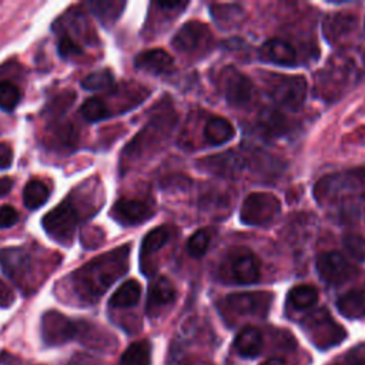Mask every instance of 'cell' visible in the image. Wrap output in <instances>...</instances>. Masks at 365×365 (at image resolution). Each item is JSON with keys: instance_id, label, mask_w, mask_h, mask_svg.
<instances>
[{"instance_id": "obj_1", "label": "cell", "mask_w": 365, "mask_h": 365, "mask_svg": "<svg viewBox=\"0 0 365 365\" xmlns=\"http://www.w3.org/2000/svg\"><path fill=\"white\" fill-rule=\"evenodd\" d=\"M128 254L130 245H123L76 269L71 275V285L77 298L84 304L96 302L127 271Z\"/></svg>"}, {"instance_id": "obj_2", "label": "cell", "mask_w": 365, "mask_h": 365, "mask_svg": "<svg viewBox=\"0 0 365 365\" xmlns=\"http://www.w3.org/2000/svg\"><path fill=\"white\" fill-rule=\"evenodd\" d=\"M319 204L332 205L365 197V168L335 173L321 178L314 187Z\"/></svg>"}, {"instance_id": "obj_3", "label": "cell", "mask_w": 365, "mask_h": 365, "mask_svg": "<svg viewBox=\"0 0 365 365\" xmlns=\"http://www.w3.org/2000/svg\"><path fill=\"white\" fill-rule=\"evenodd\" d=\"M80 220L73 197H67L43 217L41 224L51 240L61 245H70Z\"/></svg>"}, {"instance_id": "obj_4", "label": "cell", "mask_w": 365, "mask_h": 365, "mask_svg": "<svg viewBox=\"0 0 365 365\" xmlns=\"http://www.w3.org/2000/svg\"><path fill=\"white\" fill-rule=\"evenodd\" d=\"M302 328L311 342L319 349H328L345 338V329L336 324L329 312L324 308L307 315L302 322Z\"/></svg>"}, {"instance_id": "obj_5", "label": "cell", "mask_w": 365, "mask_h": 365, "mask_svg": "<svg viewBox=\"0 0 365 365\" xmlns=\"http://www.w3.org/2000/svg\"><path fill=\"white\" fill-rule=\"evenodd\" d=\"M354 66L349 60L336 57L331 58L328 64L318 73L317 76V90L324 98H335L338 93H342V90L348 86Z\"/></svg>"}, {"instance_id": "obj_6", "label": "cell", "mask_w": 365, "mask_h": 365, "mask_svg": "<svg viewBox=\"0 0 365 365\" xmlns=\"http://www.w3.org/2000/svg\"><path fill=\"white\" fill-rule=\"evenodd\" d=\"M281 211L279 200L271 192H251L240 210L241 222L247 225H264L271 222Z\"/></svg>"}, {"instance_id": "obj_7", "label": "cell", "mask_w": 365, "mask_h": 365, "mask_svg": "<svg viewBox=\"0 0 365 365\" xmlns=\"http://www.w3.org/2000/svg\"><path fill=\"white\" fill-rule=\"evenodd\" d=\"M83 322L73 321L57 311H48L41 318V336L46 345H63L76 338L80 339Z\"/></svg>"}, {"instance_id": "obj_8", "label": "cell", "mask_w": 365, "mask_h": 365, "mask_svg": "<svg viewBox=\"0 0 365 365\" xmlns=\"http://www.w3.org/2000/svg\"><path fill=\"white\" fill-rule=\"evenodd\" d=\"M174 124V115L170 113H163L155 115L145 127L141 130L140 134L125 147L124 153L128 158H135L144 154L145 151L154 148L171 130Z\"/></svg>"}, {"instance_id": "obj_9", "label": "cell", "mask_w": 365, "mask_h": 365, "mask_svg": "<svg viewBox=\"0 0 365 365\" xmlns=\"http://www.w3.org/2000/svg\"><path fill=\"white\" fill-rule=\"evenodd\" d=\"M218 86L224 98L234 107L247 106L255 91L252 81L232 66L222 68L218 77Z\"/></svg>"}, {"instance_id": "obj_10", "label": "cell", "mask_w": 365, "mask_h": 365, "mask_svg": "<svg viewBox=\"0 0 365 365\" xmlns=\"http://www.w3.org/2000/svg\"><path fill=\"white\" fill-rule=\"evenodd\" d=\"M269 96L279 106L298 110L307 96V81L301 76H277L269 84Z\"/></svg>"}, {"instance_id": "obj_11", "label": "cell", "mask_w": 365, "mask_h": 365, "mask_svg": "<svg viewBox=\"0 0 365 365\" xmlns=\"http://www.w3.org/2000/svg\"><path fill=\"white\" fill-rule=\"evenodd\" d=\"M315 267L319 278L331 285L344 284L358 274L356 267L336 251L319 254Z\"/></svg>"}, {"instance_id": "obj_12", "label": "cell", "mask_w": 365, "mask_h": 365, "mask_svg": "<svg viewBox=\"0 0 365 365\" xmlns=\"http://www.w3.org/2000/svg\"><path fill=\"white\" fill-rule=\"evenodd\" d=\"M272 301V295L264 291L230 294L224 299V305L235 315L265 317Z\"/></svg>"}, {"instance_id": "obj_13", "label": "cell", "mask_w": 365, "mask_h": 365, "mask_svg": "<svg viewBox=\"0 0 365 365\" xmlns=\"http://www.w3.org/2000/svg\"><path fill=\"white\" fill-rule=\"evenodd\" d=\"M211 31L201 21H187L173 37V46L182 53H195L207 50L211 46Z\"/></svg>"}, {"instance_id": "obj_14", "label": "cell", "mask_w": 365, "mask_h": 365, "mask_svg": "<svg viewBox=\"0 0 365 365\" xmlns=\"http://www.w3.org/2000/svg\"><path fill=\"white\" fill-rule=\"evenodd\" d=\"M228 265V272L231 277V281L241 285L254 284L259 279V265L255 258V255L247 250H235L231 254Z\"/></svg>"}, {"instance_id": "obj_15", "label": "cell", "mask_w": 365, "mask_h": 365, "mask_svg": "<svg viewBox=\"0 0 365 365\" xmlns=\"http://www.w3.org/2000/svg\"><path fill=\"white\" fill-rule=\"evenodd\" d=\"M113 218L121 225H137L153 215V208L145 201L135 198H120L111 208Z\"/></svg>"}, {"instance_id": "obj_16", "label": "cell", "mask_w": 365, "mask_h": 365, "mask_svg": "<svg viewBox=\"0 0 365 365\" xmlns=\"http://www.w3.org/2000/svg\"><path fill=\"white\" fill-rule=\"evenodd\" d=\"M0 267L9 278L21 284L31 269V257L21 247L3 248L0 250Z\"/></svg>"}, {"instance_id": "obj_17", "label": "cell", "mask_w": 365, "mask_h": 365, "mask_svg": "<svg viewBox=\"0 0 365 365\" xmlns=\"http://www.w3.org/2000/svg\"><path fill=\"white\" fill-rule=\"evenodd\" d=\"M356 17L349 13H331L324 19V36L332 44L345 41L356 29Z\"/></svg>"}, {"instance_id": "obj_18", "label": "cell", "mask_w": 365, "mask_h": 365, "mask_svg": "<svg viewBox=\"0 0 365 365\" xmlns=\"http://www.w3.org/2000/svg\"><path fill=\"white\" fill-rule=\"evenodd\" d=\"M244 160L245 157L235 151H225V153H220V154L202 158L198 163V167L208 173H215L221 175H234L235 173L242 170L245 164Z\"/></svg>"}, {"instance_id": "obj_19", "label": "cell", "mask_w": 365, "mask_h": 365, "mask_svg": "<svg viewBox=\"0 0 365 365\" xmlns=\"http://www.w3.org/2000/svg\"><path fill=\"white\" fill-rule=\"evenodd\" d=\"M259 58L275 66H294L297 63V53L291 43L281 38H271L259 48Z\"/></svg>"}, {"instance_id": "obj_20", "label": "cell", "mask_w": 365, "mask_h": 365, "mask_svg": "<svg viewBox=\"0 0 365 365\" xmlns=\"http://www.w3.org/2000/svg\"><path fill=\"white\" fill-rule=\"evenodd\" d=\"M175 288L173 282L165 277L155 278L147 294V312L150 315H157L163 308L168 307L175 299Z\"/></svg>"}, {"instance_id": "obj_21", "label": "cell", "mask_w": 365, "mask_h": 365, "mask_svg": "<svg viewBox=\"0 0 365 365\" xmlns=\"http://www.w3.org/2000/svg\"><path fill=\"white\" fill-rule=\"evenodd\" d=\"M134 66L150 74H165L173 70L174 60L167 51L153 48L140 53L134 60Z\"/></svg>"}, {"instance_id": "obj_22", "label": "cell", "mask_w": 365, "mask_h": 365, "mask_svg": "<svg viewBox=\"0 0 365 365\" xmlns=\"http://www.w3.org/2000/svg\"><path fill=\"white\" fill-rule=\"evenodd\" d=\"M173 234H174V230L170 225L157 227L145 234L141 242V254H140L143 271L147 269V265L150 264L151 257L170 241Z\"/></svg>"}, {"instance_id": "obj_23", "label": "cell", "mask_w": 365, "mask_h": 365, "mask_svg": "<svg viewBox=\"0 0 365 365\" xmlns=\"http://www.w3.org/2000/svg\"><path fill=\"white\" fill-rule=\"evenodd\" d=\"M46 144L54 150H74L77 145V131L70 123H56L47 130Z\"/></svg>"}, {"instance_id": "obj_24", "label": "cell", "mask_w": 365, "mask_h": 365, "mask_svg": "<svg viewBox=\"0 0 365 365\" xmlns=\"http://www.w3.org/2000/svg\"><path fill=\"white\" fill-rule=\"evenodd\" d=\"M255 125L262 135L269 138L284 135L289 130L288 120L282 115V113L272 108H264L259 113Z\"/></svg>"}, {"instance_id": "obj_25", "label": "cell", "mask_w": 365, "mask_h": 365, "mask_svg": "<svg viewBox=\"0 0 365 365\" xmlns=\"http://www.w3.org/2000/svg\"><path fill=\"white\" fill-rule=\"evenodd\" d=\"M262 345L264 339L261 331L251 325L242 328L234 341L235 351L244 358H255L259 355Z\"/></svg>"}, {"instance_id": "obj_26", "label": "cell", "mask_w": 365, "mask_h": 365, "mask_svg": "<svg viewBox=\"0 0 365 365\" xmlns=\"http://www.w3.org/2000/svg\"><path fill=\"white\" fill-rule=\"evenodd\" d=\"M336 308L348 319H358L365 315V289H351L339 297Z\"/></svg>"}, {"instance_id": "obj_27", "label": "cell", "mask_w": 365, "mask_h": 365, "mask_svg": "<svg viewBox=\"0 0 365 365\" xmlns=\"http://www.w3.org/2000/svg\"><path fill=\"white\" fill-rule=\"evenodd\" d=\"M202 134L211 145H222L234 137V127L222 117H211L205 123Z\"/></svg>"}, {"instance_id": "obj_28", "label": "cell", "mask_w": 365, "mask_h": 365, "mask_svg": "<svg viewBox=\"0 0 365 365\" xmlns=\"http://www.w3.org/2000/svg\"><path fill=\"white\" fill-rule=\"evenodd\" d=\"M141 297V285L135 279H127L111 295L108 305L111 308L134 307Z\"/></svg>"}, {"instance_id": "obj_29", "label": "cell", "mask_w": 365, "mask_h": 365, "mask_svg": "<svg viewBox=\"0 0 365 365\" xmlns=\"http://www.w3.org/2000/svg\"><path fill=\"white\" fill-rule=\"evenodd\" d=\"M120 365H151V344L147 339L133 342L123 352Z\"/></svg>"}, {"instance_id": "obj_30", "label": "cell", "mask_w": 365, "mask_h": 365, "mask_svg": "<svg viewBox=\"0 0 365 365\" xmlns=\"http://www.w3.org/2000/svg\"><path fill=\"white\" fill-rule=\"evenodd\" d=\"M50 197L48 187L40 180H31L23 190V201L29 210L40 208Z\"/></svg>"}, {"instance_id": "obj_31", "label": "cell", "mask_w": 365, "mask_h": 365, "mask_svg": "<svg viewBox=\"0 0 365 365\" xmlns=\"http://www.w3.org/2000/svg\"><path fill=\"white\" fill-rule=\"evenodd\" d=\"M318 301V291L315 287L302 284L294 287L288 292V302L295 309H307L317 304Z\"/></svg>"}, {"instance_id": "obj_32", "label": "cell", "mask_w": 365, "mask_h": 365, "mask_svg": "<svg viewBox=\"0 0 365 365\" xmlns=\"http://www.w3.org/2000/svg\"><path fill=\"white\" fill-rule=\"evenodd\" d=\"M81 115L88 123H97L101 120H106L111 115L110 107L107 103L100 97H91L87 98L81 106Z\"/></svg>"}, {"instance_id": "obj_33", "label": "cell", "mask_w": 365, "mask_h": 365, "mask_svg": "<svg viewBox=\"0 0 365 365\" xmlns=\"http://www.w3.org/2000/svg\"><path fill=\"white\" fill-rule=\"evenodd\" d=\"M91 11L104 23V24H108V23H113L115 21L125 3L124 1H91L88 3Z\"/></svg>"}, {"instance_id": "obj_34", "label": "cell", "mask_w": 365, "mask_h": 365, "mask_svg": "<svg viewBox=\"0 0 365 365\" xmlns=\"http://www.w3.org/2000/svg\"><path fill=\"white\" fill-rule=\"evenodd\" d=\"M212 235L214 231L211 228H201L195 231L187 241V252L195 258L202 257L211 244Z\"/></svg>"}, {"instance_id": "obj_35", "label": "cell", "mask_w": 365, "mask_h": 365, "mask_svg": "<svg viewBox=\"0 0 365 365\" xmlns=\"http://www.w3.org/2000/svg\"><path fill=\"white\" fill-rule=\"evenodd\" d=\"M21 98L19 87L9 81L0 80V108L4 111H13Z\"/></svg>"}, {"instance_id": "obj_36", "label": "cell", "mask_w": 365, "mask_h": 365, "mask_svg": "<svg viewBox=\"0 0 365 365\" xmlns=\"http://www.w3.org/2000/svg\"><path fill=\"white\" fill-rule=\"evenodd\" d=\"M114 84V76L110 70H100L96 73H91L84 77L81 81L83 88L90 90V91H97V90H106L110 88Z\"/></svg>"}, {"instance_id": "obj_37", "label": "cell", "mask_w": 365, "mask_h": 365, "mask_svg": "<svg viewBox=\"0 0 365 365\" xmlns=\"http://www.w3.org/2000/svg\"><path fill=\"white\" fill-rule=\"evenodd\" d=\"M212 14H214L215 20L220 21V24L227 26V24H232L234 21H237L241 17L242 10L234 4H214Z\"/></svg>"}, {"instance_id": "obj_38", "label": "cell", "mask_w": 365, "mask_h": 365, "mask_svg": "<svg viewBox=\"0 0 365 365\" xmlns=\"http://www.w3.org/2000/svg\"><path fill=\"white\" fill-rule=\"evenodd\" d=\"M344 245L354 258L365 262V238L364 237L356 234H348L344 238Z\"/></svg>"}, {"instance_id": "obj_39", "label": "cell", "mask_w": 365, "mask_h": 365, "mask_svg": "<svg viewBox=\"0 0 365 365\" xmlns=\"http://www.w3.org/2000/svg\"><path fill=\"white\" fill-rule=\"evenodd\" d=\"M58 54L63 58H74L83 56V47L80 43H77L70 36H64L58 41Z\"/></svg>"}, {"instance_id": "obj_40", "label": "cell", "mask_w": 365, "mask_h": 365, "mask_svg": "<svg viewBox=\"0 0 365 365\" xmlns=\"http://www.w3.org/2000/svg\"><path fill=\"white\" fill-rule=\"evenodd\" d=\"M74 98H76L74 93L66 91V93H63V94L54 97V98L50 101V104H48V107H47V111L51 113V114H56V113L58 114V113L64 111L66 108H68V107L71 106V103H73Z\"/></svg>"}, {"instance_id": "obj_41", "label": "cell", "mask_w": 365, "mask_h": 365, "mask_svg": "<svg viewBox=\"0 0 365 365\" xmlns=\"http://www.w3.org/2000/svg\"><path fill=\"white\" fill-rule=\"evenodd\" d=\"M19 220V212L11 205L0 207V228L13 227Z\"/></svg>"}, {"instance_id": "obj_42", "label": "cell", "mask_w": 365, "mask_h": 365, "mask_svg": "<svg viewBox=\"0 0 365 365\" xmlns=\"http://www.w3.org/2000/svg\"><path fill=\"white\" fill-rule=\"evenodd\" d=\"M346 364L348 365H365V344L354 346L346 354Z\"/></svg>"}, {"instance_id": "obj_43", "label": "cell", "mask_w": 365, "mask_h": 365, "mask_svg": "<svg viewBox=\"0 0 365 365\" xmlns=\"http://www.w3.org/2000/svg\"><path fill=\"white\" fill-rule=\"evenodd\" d=\"M14 302V292L11 289V287L4 282L3 279H0V307L1 308H7Z\"/></svg>"}, {"instance_id": "obj_44", "label": "cell", "mask_w": 365, "mask_h": 365, "mask_svg": "<svg viewBox=\"0 0 365 365\" xmlns=\"http://www.w3.org/2000/svg\"><path fill=\"white\" fill-rule=\"evenodd\" d=\"M13 163V150L9 144L0 143V170H6Z\"/></svg>"}, {"instance_id": "obj_45", "label": "cell", "mask_w": 365, "mask_h": 365, "mask_svg": "<svg viewBox=\"0 0 365 365\" xmlns=\"http://www.w3.org/2000/svg\"><path fill=\"white\" fill-rule=\"evenodd\" d=\"M0 364L1 365H33V364H29V362L23 361L21 358H19L16 355H11L9 352H3L0 355Z\"/></svg>"}, {"instance_id": "obj_46", "label": "cell", "mask_w": 365, "mask_h": 365, "mask_svg": "<svg viewBox=\"0 0 365 365\" xmlns=\"http://www.w3.org/2000/svg\"><path fill=\"white\" fill-rule=\"evenodd\" d=\"M70 365H94V358H91L86 354L74 355L70 361Z\"/></svg>"}, {"instance_id": "obj_47", "label": "cell", "mask_w": 365, "mask_h": 365, "mask_svg": "<svg viewBox=\"0 0 365 365\" xmlns=\"http://www.w3.org/2000/svg\"><path fill=\"white\" fill-rule=\"evenodd\" d=\"M13 187V180L10 177H3L0 178V197H4L10 192Z\"/></svg>"}, {"instance_id": "obj_48", "label": "cell", "mask_w": 365, "mask_h": 365, "mask_svg": "<svg viewBox=\"0 0 365 365\" xmlns=\"http://www.w3.org/2000/svg\"><path fill=\"white\" fill-rule=\"evenodd\" d=\"M259 365H287V364H285V361H284L282 358H279V356H271V358L265 359L264 362H261Z\"/></svg>"}, {"instance_id": "obj_49", "label": "cell", "mask_w": 365, "mask_h": 365, "mask_svg": "<svg viewBox=\"0 0 365 365\" xmlns=\"http://www.w3.org/2000/svg\"><path fill=\"white\" fill-rule=\"evenodd\" d=\"M182 365H212L210 361L198 359V358H187V361Z\"/></svg>"}, {"instance_id": "obj_50", "label": "cell", "mask_w": 365, "mask_h": 365, "mask_svg": "<svg viewBox=\"0 0 365 365\" xmlns=\"http://www.w3.org/2000/svg\"><path fill=\"white\" fill-rule=\"evenodd\" d=\"M364 34H365V21H364Z\"/></svg>"}]
</instances>
